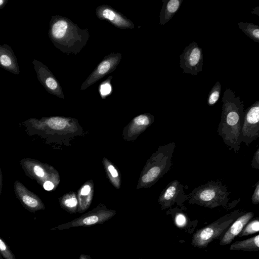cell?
<instances>
[{
    "label": "cell",
    "mask_w": 259,
    "mask_h": 259,
    "mask_svg": "<svg viewBox=\"0 0 259 259\" xmlns=\"http://www.w3.org/2000/svg\"><path fill=\"white\" fill-rule=\"evenodd\" d=\"M177 211L175 213V222L178 227H183L187 223V219L185 214L183 212L177 209Z\"/></svg>",
    "instance_id": "26"
},
{
    "label": "cell",
    "mask_w": 259,
    "mask_h": 259,
    "mask_svg": "<svg viewBox=\"0 0 259 259\" xmlns=\"http://www.w3.org/2000/svg\"><path fill=\"white\" fill-rule=\"evenodd\" d=\"M154 116L150 114H143L138 115L133 120L134 125L138 126L139 132L145 130L154 121Z\"/></svg>",
    "instance_id": "20"
},
{
    "label": "cell",
    "mask_w": 259,
    "mask_h": 259,
    "mask_svg": "<svg viewBox=\"0 0 259 259\" xmlns=\"http://www.w3.org/2000/svg\"><path fill=\"white\" fill-rule=\"evenodd\" d=\"M259 231V221L258 219L250 220L243 228L237 236L243 237L254 234Z\"/></svg>",
    "instance_id": "21"
},
{
    "label": "cell",
    "mask_w": 259,
    "mask_h": 259,
    "mask_svg": "<svg viewBox=\"0 0 259 259\" xmlns=\"http://www.w3.org/2000/svg\"><path fill=\"white\" fill-rule=\"evenodd\" d=\"M121 53H111L106 56L82 83L80 90H84L107 74L112 72L120 63Z\"/></svg>",
    "instance_id": "9"
},
{
    "label": "cell",
    "mask_w": 259,
    "mask_h": 259,
    "mask_svg": "<svg viewBox=\"0 0 259 259\" xmlns=\"http://www.w3.org/2000/svg\"><path fill=\"white\" fill-rule=\"evenodd\" d=\"M79 259H92V258L89 255L82 254L79 256Z\"/></svg>",
    "instance_id": "35"
},
{
    "label": "cell",
    "mask_w": 259,
    "mask_h": 259,
    "mask_svg": "<svg viewBox=\"0 0 259 259\" xmlns=\"http://www.w3.org/2000/svg\"><path fill=\"white\" fill-rule=\"evenodd\" d=\"M251 166L255 169H259V148H257L255 152L251 163Z\"/></svg>",
    "instance_id": "28"
},
{
    "label": "cell",
    "mask_w": 259,
    "mask_h": 259,
    "mask_svg": "<svg viewBox=\"0 0 259 259\" xmlns=\"http://www.w3.org/2000/svg\"><path fill=\"white\" fill-rule=\"evenodd\" d=\"M253 216L254 213L249 211L238 217L220 238V244L226 245L230 244Z\"/></svg>",
    "instance_id": "15"
},
{
    "label": "cell",
    "mask_w": 259,
    "mask_h": 259,
    "mask_svg": "<svg viewBox=\"0 0 259 259\" xmlns=\"http://www.w3.org/2000/svg\"><path fill=\"white\" fill-rule=\"evenodd\" d=\"M183 0H162L160 12L159 24L163 25L174 16L180 9Z\"/></svg>",
    "instance_id": "17"
},
{
    "label": "cell",
    "mask_w": 259,
    "mask_h": 259,
    "mask_svg": "<svg viewBox=\"0 0 259 259\" xmlns=\"http://www.w3.org/2000/svg\"><path fill=\"white\" fill-rule=\"evenodd\" d=\"M229 249L244 251H258L259 235H257L242 241H236L231 244Z\"/></svg>",
    "instance_id": "18"
},
{
    "label": "cell",
    "mask_w": 259,
    "mask_h": 259,
    "mask_svg": "<svg viewBox=\"0 0 259 259\" xmlns=\"http://www.w3.org/2000/svg\"><path fill=\"white\" fill-rule=\"evenodd\" d=\"M0 253L4 259H16L9 246L0 237Z\"/></svg>",
    "instance_id": "23"
},
{
    "label": "cell",
    "mask_w": 259,
    "mask_h": 259,
    "mask_svg": "<svg viewBox=\"0 0 259 259\" xmlns=\"http://www.w3.org/2000/svg\"><path fill=\"white\" fill-rule=\"evenodd\" d=\"M115 211L107 209L105 207H98L71 222L60 225L51 230H63L76 227H85L102 224L115 214Z\"/></svg>",
    "instance_id": "6"
},
{
    "label": "cell",
    "mask_w": 259,
    "mask_h": 259,
    "mask_svg": "<svg viewBox=\"0 0 259 259\" xmlns=\"http://www.w3.org/2000/svg\"><path fill=\"white\" fill-rule=\"evenodd\" d=\"M243 213L236 209L199 229L193 235L192 245L199 248H206L214 240L220 239L233 222Z\"/></svg>",
    "instance_id": "5"
},
{
    "label": "cell",
    "mask_w": 259,
    "mask_h": 259,
    "mask_svg": "<svg viewBox=\"0 0 259 259\" xmlns=\"http://www.w3.org/2000/svg\"><path fill=\"white\" fill-rule=\"evenodd\" d=\"M180 58L183 73L196 75L202 70V50L196 42L193 41L185 47Z\"/></svg>",
    "instance_id": "8"
},
{
    "label": "cell",
    "mask_w": 259,
    "mask_h": 259,
    "mask_svg": "<svg viewBox=\"0 0 259 259\" xmlns=\"http://www.w3.org/2000/svg\"><path fill=\"white\" fill-rule=\"evenodd\" d=\"M0 67L14 74L20 72L17 58L12 48L7 44L0 45Z\"/></svg>",
    "instance_id": "16"
},
{
    "label": "cell",
    "mask_w": 259,
    "mask_h": 259,
    "mask_svg": "<svg viewBox=\"0 0 259 259\" xmlns=\"http://www.w3.org/2000/svg\"><path fill=\"white\" fill-rule=\"evenodd\" d=\"M227 187L220 181H210L193 189L187 194L189 203L209 208L225 207L229 200Z\"/></svg>",
    "instance_id": "3"
},
{
    "label": "cell",
    "mask_w": 259,
    "mask_h": 259,
    "mask_svg": "<svg viewBox=\"0 0 259 259\" xmlns=\"http://www.w3.org/2000/svg\"><path fill=\"white\" fill-rule=\"evenodd\" d=\"M91 191V187L89 185H86L83 187L81 190V194L82 195H87Z\"/></svg>",
    "instance_id": "31"
},
{
    "label": "cell",
    "mask_w": 259,
    "mask_h": 259,
    "mask_svg": "<svg viewBox=\"0 0 259 259\" xmlns=\"http://www.w3.org/2000/svg\"><path fill=\"white\" fill-rule=\"evenodd\" d=\"M251 12L252 14H255L259 16V7H256L255 8L252 9Z\"/></svg>",
    "instance_id": "34"
},
{
    "label": "cell",
    "mask_w": 259,
    "mask_h": 259,
    "mask_svg": "<svg viewBox=\"0 0 259 259\" xmlns=\"http://www.w3.org/2000/svg\"><path fill=\"white\" fill-rule=\"evenodd\" d=\"M176 147L174 142L160 146L148 161L141 179L143 187H150L157 182L170 169Z\"/></svg>",
    "instance_id": "4"
},
{
    "label": "cell",
    "mask_w": 259,
    "mask_h": 259,
    "mask_svg": "<svg viewBox=\"0 0 259 259\" xmlns=\"http://www.w3.org/2000/svg\"><path fill=\"white\" fill-rule=\"evenodd\" d=\"M139 259H143L142 258H139Z\"/></svg>",
    "instance_id": "37"
},
{
    "label": "cell",
    "mask_w": 259,
    "mask_h": 259,
    "mask_svg": "<svg viewBox=\"0 0 259 259\" xmlns=\"http://www.w3.org/2000/svg\"><path fill=\"white\" fill-rule=\"evenodd\" d=\"M20 162L25 174L30 179L35 180L39 185L43 186L46 182H52L49 179V177L52 176L49 175L51 171L49 170L50 168L47 165L30 158H22Z\"/></svg>",
    "instance_id": "13"
},
{
    "label": "cell",
    "mask_w": 259,
    "mask_h": 259,
    "mask_svg": "<svg viewBox=\"0 0 259 259\" xmlns=\"http://www.w3.org/2000/svg\"><path fill=\"white\" fill-rule=\"evenodd\" d=\"M14 188L16 197L22 205L28 211L34 213L37 211L45 209V205L40 198L19 181H15Z\"/></svg>",
    "instance_id": "12"
},
{
    "label": "cell",
    "mask_w": 259,
    "mask_h": 259,
    "mask_svg": "<svg viewBox=\"0 0 259 259\" xmlns=\"http://www.w3.org/2000/svg\"><path fill=\"white\" fill-rule=\"evenodd\" d=\"M96 15L99 19L107 21L118 28L133 29L135 27L132 21L108 5H102L98 7Z\"/></svg>",
    "instance_id": "14"
},
{
    "label": "cell",
    "mask_w": 259,
    "mask_h": 259,
    "mask_svg": "<svg viewBox=\"0 0 259 259\" xmlns=\"http://www.w3.org/2000/svg\"><path fill=\"white\" fill-rule=\"evenodd\" d=\"M241 30L254 41L259 42V26L252 23H237Z\"/></svg>",
    "instance_id": "19"
},
{
    "label": "cell",
    "mask_w": 259,
    "mask_h": 259,
    "mask_svg": "<svg viewBox=\"0 0 259 259\" xmlns=\"http://www.w3.org/2000/svg\"><path fill=\"white\" fill-rule=\"evenodd\" d=\"M222 111L218 133L224 143L237 153L241 143V132L244 111L243 101L236 96L235 92L227 89L222 98Z\"/></svg>",
    "instance_id": "1"
},
{
    "label": "cell",
    "mask_w": 259,
    "mask_h": 259,
    "mask_svg": "<svg viewBox=\"0 0 259 259\" xmlns=\"http://www.w3.org/2000/svg\"><path fill=\"white\" fill-rule=\"evenodd\" d=\"M37 78L45 90L50 94L64 99L62 88L57 79L49 68L40 61L32 60Z\"/></svg>",
    "instance_id": "10"
},
{
    "label": "cell",
    "mask_w": 259,
    "mask_h": 259,
    "mask_svg": "<svg viewBox=\"0 0 259 259\" xmlns=\"http://www.w3.org/2000/svg\"><path fill=\"white\" fill-rule=\"evenodd\" d=\"M54 186V184L53 182L51 181H48L44 184L42 187L46 190L51 191L53 189Z\"/></svg>",
    "instance_id": "29"
},
{
    "label": "cell",
    "mask_w": 259,
    "mask_h": 259,
    "mask_svg": "<svg viewBox=\"0 0 259 259\" xmlns=\"http://www.w3.org/2000/svg\"><path fill=\"white\" fill-rule=\"evenodd\" d=\"M2 186H3V175H2L1 164H0V195L1 194V192H2Z\"/></svg>",
    "instance_id": "32"
},
{
    "label": "cell",
    "mask_w": 259,
    "mask_h": 259,
    "mask_svg": "<svg viewBox=\"0 0 259 259\" xmlns=\"http://www.w3.org/2000/svg\"><path fill=\"white\" fill-rule=\"evenodd\" d=\"M0 259H4L0 253Z\"/></svg>",
    "instance_id": "36"
},
{
    "label": "cell",
    "mask_w": 259,
    "mask_h": 259,
    "mask_svg": "<svg viewBox=\"0 0 259 259\" xmlns=\"http://www.w3.org/2000/svg\"><path fill=\"white\" fill-rule=\"evenodd\" d=\"M112 78V76H110L104 82H102L99 87V92L102 98H105L107 96L109 95L112 90L111 85V80Z\"/></svg>",
    "instance_id": "24"
},
{
    "label": "cell",
    "mask_w": 259,
    "mask_h": 259,
    "mask_svg": "<svg viewBox=\"0 0 259 259\" xmlns=\"http://www.w3.org/2000/svg\"><path fill=\"white\" fill-rule=\"evenodd\" d=\"M108 170L113 177H117L118 176V174L112 165H109L108 166Z\"/></svg>",
    "instance_id": "30"
},
{
    "label": "cell",
    "mask_w": 259,
    "mask_h": 259,
    "mask_svg": "<svg viewBox=\"0 0 259 259\" xmlns=\"http://www.w3.org/2000/svg\"><path fill=\"white\" fill-rule=\"evenodd\" d=\"M48 34L55 47L66 54L79 53L90 37L88 29H81L68 18L60 15L52 16Z\"/></svg>",
    "instance_id": "2"
},
{
    "label": "cell",
    "mask_w": 259,
    "mask_h": 259,
    "mask_svg": "<svg viewBox=\"0 0 259 259\" xmlns=\"http://www.w3.org/2000/svg\"><path fill=\"white\" fill-rule=\"evenodd\" d=\"M8 2V0H0V10L3 9Z\"/></svg>",
    "instance_id": "33"
},
{
    "label": "cell",
    "mask_w": 259,
    "mask_h": 259,
    "mask_svg": "<svg viewBox=\"0 0 259 259\" xmlns=\"http://www.w3.org/2000/svg\"><path fill=\"white\" fill-rule=\"evenodd\" d=\"M221 92V84L219 81L216 82L208 95L207 104L209 106L215 104L219 99Z\"/></svg>",
    "instance_id": "22"
},
{
    "label": "cell",
    "mask_w": 259,
    "mask_h": 259,
    "mask_svg": "<svg viewBox=\"0 0 259 259\" xmlns=\"http://www.w3.org/2000/svg\"><path fill=\"white\" fill-rule=\"evenodd\" d=\"M188 186H184L178 180H173L169 183L162 191L158 201L162 209L170 207L175 203L182 206L183 203L187 200V194L184 192V189Z\"/></svg>",
    "instance_id": "11"
},
{
    "label": "cell",
    "mask_w": 259,
    "mask_h": 259,
    "mask_svg": "<svg viewBox=\"0 0 259 259\" xmlns=\"http://www.w3.org/2000/svg\"><path fill=\"white\" fill-rule=\"evenodd\" d=\"M259 137V101H256L244 112L241 132V141L246 146Z\"/></svg>",
    "instance_id": "7"
},
{
    "label": "cell",
    "mask_w": 259,
    "mask_h": 259,
    "mask_svg": "<svg viewBox=\"0 0 259 259\" xmlns=\"http://www.w3.org/2000/svg\"><path fill=\"white\" fill-rule=\"evenodd\" d=\"M251 200L253 204H258L259 203V181L256 183L255 189L252 195Z\"/></svg>",
    "instance_id": "27"
},
{
    "label": "cell",
    "mask_w": 259,
    "mask_h": 259,
    "mask_svg": "<svg viewBox=\"0 0 259 259\" xmlns=\"http://www.w3.org/2000/svg\"><path fill=\"white\" fill-rule=\"evenodd\" d=\"M62 204L71 213H73L76 210L77 200L75 197H72L64 200Z\"/></svg>",
    "instance_id": "25"
}]
</instances>
